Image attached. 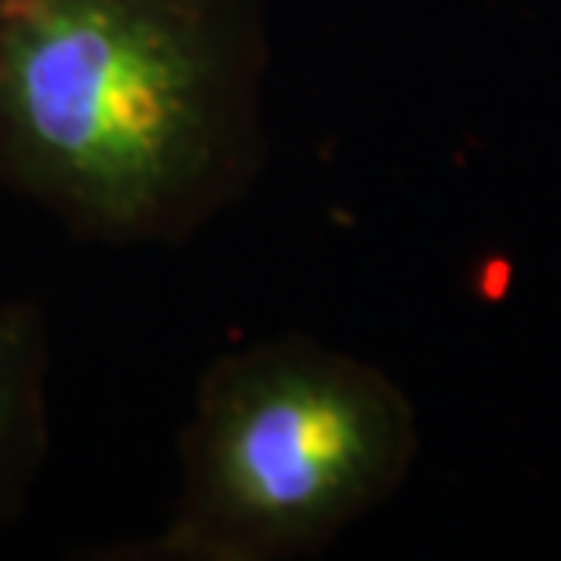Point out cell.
Returning a JSON list of instances; mask_svg holds the SVG:
<instances>
[{
	"instance_id": "6da1fadb",
	"label": "cell",
	"mask_w": 561,
	"mask_h": 561,
	"mask_svg": "<svg viewBox=\"0 0 561 561\" xmlns=\"http://www.w3.org/2000/svg\"><path fill=\"white\" fill-rule=\"evenodd\" d=\"M266 0H0V190L175 249L266 168Z\"/></svg>"
},
{
	"instance_id": "7a4b0ae2",
	"label": "cell",
	"mask_w": 561,
	"mask_h": 561,
	"mask_svg": "<svg viewBox=\"0 0 561 561\" xmlns=\"http://www.w3.org/2000/svg\"><path fill=\"white\" fill-rule=\"evenodd\" d=\"M416 448V409L383 368L302 332L255 340L197 376L161 529L81 558H318L394 496Z\"/></svg>"
},
{
	"instance_id": "3957f363",
	"label": "cell",
	"mask_w": 561,
	"mask_h": 561,
	"mask_svg": "<svg viewBox=\"0 0 561 561\" xmlns=\"http://www.w3.org/2000/svg\"><path fill=\"white\" fill-rule=\"evenodd\" d=\"M51 329L37 299L0 302V529L22 522L51 453Z\"/></svg>"
}]
</instances>
